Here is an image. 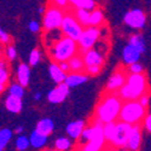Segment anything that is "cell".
Segmentation results:
<instances>
[{
  "mask_svg": "<svg viewBox=\"0 0 151 151\" xmlns=\"http://www.w3.org/2000/svg\"><path fill=\"white\" fill-rule=\"evenodd\" d=\"M122 104L123 103L120 96L115 92H111L100 99L96 109V117L104 123L116 121L120 116Z\"/></svg>",
  "mask_w": 151,
  "mask_h": 151,
  "instance_id": "obj_1",
  "label": "cell"
},
{
  "mask_svg": "<svg viewBox=\"0 0 151 151\" xmlns=\"http://www.w3.org/2000/svg\"><path fill=\"white\" fill-rule=\"evenodd\" d=\"M147 85H146V78L143 73L140 74H133L131 73L127 76L126 83L117 91V94L123 100L129 99H139V97L144 93H146Z\"/></svg>",
  "mask_w": 151,
  "mask_h": 151,
  "instance_id": "obj_2",
  "label": "cell"
},
{
  "mask_svg": "<svg viewBox=\"0 0 151 151\" xmlns=\"http://www.w3.org/2000/svg\"><path fill=\"white\" fill-rule=\"evenodd\" d=\"M79 44L76 40L69 36H63L50 47V55L53 62L69 60L76 53H79Z\"/></svg>",
  "mask_w": 151,
  "mask_h": 151,
  "instance_id": "obj_3",
  "label": "cell"
},
{
  "mask_svg": "<svg viewBox=\"0 0 151 151\" xmlns=\"http://www.w3.org/2000/svg\"><path fill=\"white\" fill-rule=\"evenodd\" d=\"M81 143H85L82 150L85 151H98L102 150L106 143L103 126L92 124L91 127H85L81 137L79 138Z\"/></svg>",
  "mask_w": 151,
  "mask_h": 151,
  "instance_id": "obj_4",
  "label": "cell"
},
{
  "mask_svg": "<svg viewBox=\"0 0 151 151\" xmlns=\"http://www.w3.org/2000/svg\"><path fill=\"white\" fill-rule=\"evenodd\" d=\"M145 110H146V108L143 106L138 99L126 100V102L122 104L119 120L128 122L131 124L140 123L146 116L145 115V112H146Z\"/></svg>",
  "mask_w": 151,
  "mask_h": 151,
  "instance_id": "obj_5",
  "label": "cell"
},
{
  "mask_svg": "<svg viewBox=\"0 0 151 151\" xmlns=\"http://www.w3.org/2000/svg\"><path fill=\"white\" fill-rule=\"evenodd\" d=\"M63 18H64V14H63L62 7L50 3L48 6L46 7V12L44 14V18H42L44 29L51 30V29L60 28Z\"/></svg>",
  "mask_w": 151,
  "mask_h": 151,
  "instance_id": "obj_6",
  "label": "cell"
},
{
  "mask_svg": "<svg viewBox=\"0 0 151 151\" xmlns=\"http://www.w3.org/2000/svg\"><path fill=\"white\" fill-rule=\"evenodd\" d=\"M60 29L65 36H69L71 39L79 41L80 36L83 32V26L78 21V18L75 17L74 14H65L64 18H63Z\"/></svg>",
  "mask_w": 151,
  "mask_h": 151,
  "instance_id": "obj_7",
  "label": "cell"
},
{
  "mask_svg": "<svg viewBox=\"0 0 151 151\" xmlns=\"http://www.w3.org/2000/svg\"><path fill=\"white\" fill-rule=\"evenodd\" d=\"M100 28L99 27H94V26H88V27H85L83 32L80 36V39L78 41L79 44V51L80 53H85L87 50L92 48L98 40L100 39Z\"/></svg>",
  "mask_w": 151,
  "mask_h": 151,
  "instance_id": "obj_8",
  "label": "cell"
},
{
  "mask_svg": "<svg viewBox=\"0 0 151 151\" xmlns=\"http://www.w3.org/2000/svg\"><path fill=\"white\" fill-rule=\"evenodd\" d=\"M132 126L128 122L124 121H117L116 123V129L114 133L111 140V145H114L117 149H127L128 145V140H129V135H131V131H132Z\"/></svg>",
  "mask_w": 151,
  "mask_h": 151,
  "instance_id": "obj_9",
  "label": "cell"
},
{
  "mask_svg": "<svg viewBox=\"0 0 151 151\" xmlns=\"http://www.w3.org/2000/svg\"><path fill=\"white\" fill-rule=\"evenodd\" d=\"M123 21L128 27H131L133 29H143L145 26V22H146V17H145V14L143 12V10L134 9V10L128 11L127 14L124 15Z\"/></svg>",
  "mask_w": 151,
  "mask_h": 151,
  "instance_id": "obj_10",
  "label": "cell"
},
{
  "mask_svg": "<svg viewBox=\"0 0 151 151\" xmlns=\"http://www.w3.org/2000/svg\"><path fill=\"white\" fill-rule=\"evenodd\" d=\"M69 90L70 87L65 83V82H62V83H58V86L56 88H53L52 91H50L48 94H47V98L51 103L53 104H59L64 100L68 94H69Z\"/></svg>",
  "mask_w": 151,
  "mask_h": 151,
  "instance_id": "obj_11",
  "label": "cell"
},
{
  "mask_svg": "<svg viewBox=\"0 0 151 151\" xmlns=\"http://www.w3.org/2000/svg\"><path fill=\"white\" fill-rule=\"evenodd\" d=\"M140 55H142V52L135 46H133L132 44H128L127 46L123 48V51H122L123 63H124V64L131 65V64H133V63L139 60Z\"/></svg>",
  "mask_w": 151,
  "mask_h": 151,
  "instance_id": "obj_12",
  "label": "cell"
},
{
  "mask_svg": "<svg viewBox=\"0 0 151 151\" xmlns=\"http://www.w3.org/2000/svg\"><path fill=\"white\" fill-rule=\"evenodd\" d=\"M82 57H83L86 65H93V64L102 65L104 63V55H102L94 47L87 50L85 53H82Z\"/></svg>",
  "mask_w": 151,
  "mask_h": 151,
  "instance_id": "obj_13",
  "label": "cell"
},
{
  "mask_svg": "<svg viewBox=\"0 0 151 151\" xmlns=\"http://www.w3.org/2000/svg\"><path fill=\"white\" fill-rule=\"evenodd\" d=\"M140 144H142V128H140V123H137L132 126L127 149L135 151L140 147Z\"/></svg>",
  "mask_w": 151,
  "mask_h": 151,
  "instance_id": "obj_14",
  "label": "cell"
},
{
  "mask_svg": "<svg viewBox=\"0 0 151 151\" xmlns=\"http://www.w3.org/2000/svg\"><path fill=\"white\" fill-rule=\"evenodd\" d=\"M126 81H127V76L124 75V73H122V71H116V73L110 78V80L108 81L106 90L110 91V92H116V91H119L121 87L126 83Z\"/></svg>",
  "mask_w": 151,
  "mask_h": 151,
  "instance_id": "obj_15",
  "label": "cell"
},
{
  "mask_svg": "<svg viewBox=\"0 0 151 151\" xmlns=\"http://www.w3.org/2000/svg\"><path fill=\"white\" fill-rule=\"evenodd\" d=\"M85 129V122L81 120L73 121L67 126V134L71 139H79Z\"/></svg>",
  "mask_w": 151,
  "mask_h": 151,
  "instance_id": "obj_16",
  "label": "cell"
},
{
  "mask_svg": "<svg viewBox=\"0 0 151 151\" xmlns=\"http://www.w3.org/2000/svg\"><path fill=\"white\" fill-rule=\"evenodd\" d=\"M87 80H88V74H82V73H73L67 75V78H65V83L70 87H78L80 86L81 83L86 82Z\"/></svg>",
  "mask_w": 151,
  "mask_h": 151,
  "instance_id": "obj_17",
  "label": "cell"
},
{
  "mask_svg": "<svg viewBox=\"0 0 151 151\" xmlns=\"http://www.w3.org/2000/svg\"><path fill=\"white\" fill-rule=\"evenodd\" d=\"M5 108L12 114H18L22 110V98L14 94H9V97L5 100Z\"/></svg>",
  "mask_w": 151,
  "mask_h": 151,
  "instance_id": "obj_18",
  "label": "cell"
},
{
  "mask_svg": "<svg viewBox=\"0 0 151 151\" xmlns=\"http://www.w3.org/2000/svg\"><path fill=\"white\" fill-rule=\"evenodd\" d=\"M50 75H51L52 80L56 83H62V82L65 81V78H67L68 74L60 69V67L57 62H53L52 64L50 65Z\"/></svg>",
  "mask_w": 151,
  "mask_h": 151,
  "instance_id": "obj_19",
  "label": "cell"
},
{
  "mask_svg": "<svg viewBox=\"0 0 151 151\" xmlns=\"http://www.w3.org/2000/svg\"><path fill=\"white\" fill-rule=\"evenodd\" d=\"M30 139V145L34 147V149H41L44 147L46 144H47V135L37 132L36 129H34L29 137Z\"/></svg>",
  "mask_w": 151,
  "mask_h": 151,
  "instance_id": "obj_20",
  "label": "cell"
},
{
  "mask_svg": "<svg viewBox=\"0 0 151 151\" xmlns=\"http://www.w3.org/2000/svg\"><path fill=\"white\" fill-rule=\"evenodd\" d=\"M68 62H69V65H70V70L73 73H82V70L86 69V63L83 60L82 55L76 53L74 57H71Z\"/></svg>",
  "mask_w": 151,
  "mask_h": 151,
  "instance_id": "obj_21",
  "label": "cell"
},
{
  "mask_svg": "<svg viewBox=\"0 0 151 151\" xmlns=\"http://www.w3.org/2000/svg\"><path fill=\"white\" fill-rule=\"evenodd\" d=\"M29 78H30V70L27 64H19L17 69V82H19L22 86L27 87L29 83Z\"/></svg>",
  "mask_w": 151,
  "mask_h": 151,
  "instance_id": "obj_22",
  "label": "cell"
},
{
  "mask_svg": "<svg viewBox=\"0 0 151 151\" xmlns=\"http://www.w3.org/2000/svg\"><path fill=\"white\" fill-rule=\"evenodd\" d=\"M53 128H55V124H53V121L51 119H42V120H40L39 122H37L35 129L37 132H40V133L48 137L53 132Z\"/></svg>",
  "mask_w": 151,
  "mask_h": 151,
  "instance_id": "obj_23",
  "label": "cell"
},
{
  "mask_svg": "<svg viewBox=\"0 0 151 151\" xmlns=\"http://www.w3.org/2000/svg\"><path fill=\"white\" fill-rule=\"evenodd\" d=\"M69 4L75 9H86L88 11H93L94 9H97L94 0H69Z\"/></svg>",
  "mask_w": 151,
  "mask_h": 151,
  "instance_id": "obj_24",
  "label": "cell"
},
{
  "mask_svg": "<svg viewBox=\"0 0 151 151\" xmlns=\"http://www.w3.org/2000/svg\"><path fill=\"white\" fill-rule=\"evenodd\" d=\"M74 15H75V17L78 18V21L82 24L83 27H88L90 26L91 11L86 10V9H75Z\"/></svg>",
  "mask_w": 151,
  "mask_h": 151,
  "instance_id": "obj_25",
  "label": "cell"
},
{
  "mask_svg": "<svg viewBox=\"0 0 151 151\" xmlns=\"http://www.w3.org/2000/svg\"><path fill=\"white\" fill-rule=\"evenodd\" d=\"M104 22V15L103 11L100 9H94L91 11V17H90V26L94 27H100Z\"/></svg>",
  "mask_w": 151,
  "mask_h": 151,
  "instance_id": "obj_26",
  "label": "cell"
},
{
  "mask_svg": "<svg viewBox=\"0 0 151 151\" xmlns=\"http://www.w3.org/2000/svg\"><path fill=\"white\" fill-rule=\"evenodd\" d=\"M129 44H132L133 46H135L142 53L145 52V50H146V46H145V40H144V37L143 35L140 34H134L129 37Z\"/></svg>",
  "mask_w": 151,
  "mask_h": 151,
  "instance_id": "obj_27",
  "label": "cell"
},
{
  "mask_svg": "<svg viewBox=\"0 0 151 151\" xmlns=\"http://www.w3.org/2000/svg\"><path fill=\"white\" fill-rule=\"evenodd\" d=\"M116 121H111V122H106L104 123L103 128H104V135H105V139L106 143H111L112 140V137H114L115 129H116Z\"/></svg>",
  "mask_w": 151,
  "mask_h": 151,
  "instance_id": "obj_28",
  "label": "cell"
},
{
  "mask_svg": "<svg viewBox=\"0 0 151 151\" xmlns=\"http://www.w3.org/2000/svg\"><path fill=\"white\" fill-rule=\"evenodd\" d=\"M12 138V131L9 128H3L0 131V150H4L5 146Z\"/></svg>",
  "mask_w": 151,
  "mask_h": 151,
  "instance_id": "obj_29",
  "label": "cell"
},
{
  "mask_svg": "<svg viewBox=\"0 0 151 151\" xmlns=\"http://www.w3.org/2000/svg\"><path fill=\"white\" fill-rule=\"evenodd\" d=\"M29 145H30V139H29V138H27L26 135H21V134H19V137L17 138L16 142H15V146H16V149L19 150V151L27 150Z\"/></svg>",
  "mask_w": 151,
  "mask_h": 151,
  "instance_id": "obj_30",
  "label": "cell"
},
{
  "mask_svg": "<svg viewBox=\"0 0 151 151\" xmlns=\"http://www.w3.org/2000/svg\"><path fill=\"white\" fill-rule=\"evenodd\" d=\"M70 146H71V143L65 137H60L58 139H56V142H55V147L59 151H65V150L70 149Z\"/></svg>",
  "mask_w": 151,
  "mask_h": 151,
  "instance_id": "obj_31",
  "label": "cell"
},
{
  "mask_svg": "<svg viewBox=\"0 0 151 151\" xmlns=\"http://www.w3.org/2000/svg\"><path fill=\"white\" fill-rule=\"evenodd\" d=\"M9 93L10 94H14V96H17L19 98H22L24 96V86H22L19 82L18 83H14L10 86L9 88Z\"/></svg>",
  "mask_w": 151,
  "mask_h": 151,
  "instance_id": "obj_32",
  "label": "cell"
},
{
  "mask_svg": "<svg viewBox=\"0 0 151 151\" xmlns=\"http://www.w3.org/2000/svg\"><path fill=\"white\" fill-rule=\"evenodd\" d=\"M39 60H40V51L35 48L29 55V65H33V67L39 63Z\"/></svg>",
  "mask_w": 151,
  "mask_h": 151,
  "instance_id": "obj_33",
  "label": "cell"
},
{
  "mask_svg": "<svg viewBox=\"0 0 151 151\" xmlns=\"http://www.w3.org/2000/svg\"><path fill=\"white\" fill-rule=\"evenodd\" d=\"M9 80V73L6 68H0V90H5V83Z\"/></svg>",
  "mask_w": 151,
  "mask_h": 151,
  "instance_id": "obj_34",
  "label": "cell"
},
{
  "mask_svg": "<svg viewBox=\"0 0 151 151\" xmlns=\"http://www.w3.org/2000/svg\"><path fill=\"white\" fill-rule=\"evenodd\" d=\"M100 69H102V65H86V74L91 75V76H94V75H98L100 73Z\"/></svg>",
  "mask_w": 151,
  "mask_h": 151,
  "instance_id": "obj_35",
  "label": "cell"
},
{
  "mask_svg": "<svg viewBox=\"0 0 151 151\" xmlns=\"http://www.w3.org/2000/svg\"><path fill=\"white\" fill-rule=\"evenodd\" d=\"M5 53H6L7 59H10V60H14V59L16 58V56H17L16 48H15L14 46H7L6 50H5Z\"/></svg>",
  "mask_w": 151,
  "mask_h": 151,
  "instance_id": "obj_36",
  "label": "cell"
},
{
  "mask_svg": "<svg viewBox=\"0 0 151 151\" xmlns=\"http://www.w3.org/2000/svg\"><path fill=\"white\" fill-rule=\"evenodd\" d=\"M128 69H129V71H131V73H133V74H140V73H143V71H144L143 65H142V64H139L138 62H135V63H133V64H131Z\"/></svg>",
  "mask_w": 151,
  "mask_h": 151,
  "instance_id": "obj_37",
  "label": "cell"
},
{
  "mask_svg": "<svg viewBox=\"0 0 151 151\" xmlns=\"http://www.w3.org/2000/svg\"><path fill=\"white\" fill-rule=\"evenodd\" d=\"M140 102V104L143 105V106H145V108H147L149 106V103H150V96L147 94V93H144V94H142L140 97H139V99H138Z\"/></svg>",
  "mask_w": 151,
  "mask_h": 151,
  "instance_id": "obj_38",
  "label": "cell"
},
{
  "mask_svg": "<svg viewBox=\"0 0 151 151\" xmlns=\"http://www.w3.org/2000/svg\"><path fill=\"white\" fill-rule=\"evenodd\" d=\"M50 3H52V4H55V5H57L62 9H64L69 4V0H50Z\"/></svg>",
  "mask_w": 151,
  "mask_h": 151,
  "instance_id": "obj_39",
  "label": "cell"
},
{
  "mask_svg": "<svg viewBox=\"0 0 151 151\" xmlns=\"http://www.w3.org/2000/svg\"><path fill=\"white\" fill-rule=\"evenodd\" d=\"M144 128H145L149 133H151V114H149V115L145 116V119H144Z\"/></svg>",
  "mask_w": 151,
  "mask_h": 151,
  "instance_id": "obj_40",
  "label": "cell"
},
{
  "mask_svg": "<svg viewBox=\"0 0 151 151\" xmlns=\"http://www.w3.org/2000/svg\"><path fill=\"white\" fill-rule=\"evenodd\" d=\"M0 40H1L3 44H9L10 42V35L3 29L0 30Z\"/></svg>",
  "mask_w": 151,
  "mask_h": 151,
  "instance_id": "obj_41",
  "label": "cell"
},
{
  "mask_svg": "<svg viewBox=\"0 0 151 151\" xmlns=\"http://www.w3.org/2000/svg\"><path fill=\"white\" fill-rule=\"evenodd\" d=\"M57 63L59 64V67H60V69H62L63 71L68 73V71L70 70V65H69V62H68V60H62V62H57Z\"/></svg>",
  "mask_w": 151,
  "mask_h": 151,
  "instance_id": "obj_42",
  "label": "cell"
},
{
  "mask_svg": "<svg viewBox=\"0 0 151 151\" xmlns=\"http://www.w3.org/2000/svg\"><path fill=\"white\" fill-rule=\"evenodd\" d=\"M29 29H30L33 33L39 32V30H40V26H39V23L35 22V21H32V22L29 23Z\"/></svg>",
  "mask_w": 151,
  "mask_h": 151,
  "instance_id": "obj_43",
  "label": "cell"
},
{
  "mask_svg": "<svg viewBox=\"0 0 151 151\" xmlns=\"http://www.w3.org/2000/svg\"><path fill=\"white\" fill-rule=\"evenodd\" d=\"M22 132H23V127H22V126H19V127H17L15 129V133L16 134H22Z\"/></svg>",
  "mask_w": 151,
  "mask_h": 151,
  "instance_id": "obj_44",
  "label": "cell"
},
{
  "mask_svg": "<svg viewBox=\"0 0 151 151\" xmlns=\"http://www.w3.org/2000/svg\"><path fill=\"white\" fill-rule=\"evenodd\" d=\"M34 99H35V100H40V99H41V93H39V92H37V93H35V96H34Z\"/></svg>",
  "mask_w": 151,
  "mask_h": 151,
  "instance_id": "obj_45",
  "label": "cell"
},
{
  "mask_svg": "<svg viewBox=\"0 0 151 151\" xmlns=\"http://www.w3.org/2000/svg\"><path fill=\"white\" fill-rule=\"evenodd\" d=\"M39 12H40V14H44V12H45V7H44V6H41V7L39 9Z\"/></svg>",
  "mask_w": 151,
  "mask_h": 151,
  "instance_id": "obj_46",
  "label": "cell"
}]
</instances>
